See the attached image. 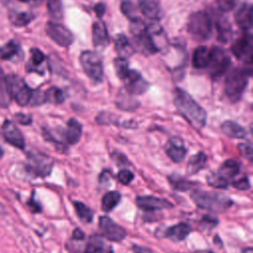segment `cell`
<instances>
[{
  "label": "cell",
  "mask_w": 253,
  "mask_h": 253,
  "mask_svg": "<svg viewBox=\"0 0 253 253\" xmlns=\"http://www.w3.org/2000/svg\"><path fill=\"white\" fill-rule=\"evenodd\" d=\"M173 102L178 112L197 129L207 124V112L185 90L176 87L173 90Z\"/></svg>",
  "instance_id": "cell-1"
},
{
  "label": "cell",
  "mask_w": 253,
  "mask_h": 253,
  "mask_svg": "<svg viewBox=\"0 0 253 253\" xmlns=\"http://www.w3.org/2000/svg\"><path fill=\"white\" fill-rule=\"evenodd\" d=\"M251 75V66L236 67L229 71L224 81V92L232 103H235L241 99Z\"/></svg>",
  "instance_id": "cell-2"
},
{
  "label": "cell",
  "mask_w": 253,
  "mask_h": 253,
  "mask_svg": "<svg viewBox=\"0 0 253 253\" xmlns=\"http://www.w3.org/2000/svg\"><path fill=\"white\" fill-rule=\"evenodd\" d=\"M191 198L198 207L213 212L224 211L232 205L229 197L216 192L194 190L191 193Z\"/></svg>",
  "instance_id": "cell-3"
},
{
  "label": "cell",
  "mask_w": 253,
  "mask_h": 253,
  "mask_svg": "<svg viewBox=\"0 0 253 253\" xmlns=\"http://www.w3.org/2000/svg\"><path fill=\"white\" fill-rule=\"evenodd\" d=\"M188 32L196 42H206L212 35V20L206 11H197L189 16Z\"/></svg>",
  "instance_id": "cell-4"
},
{
  "label": "cell",
  "mask_w": 253,
  "mask_h": 253,
  "mask_svg": "<svg viewBox=\"0 0 253 253\" xmlns=\"http://www.w3.org/2000/svg\"><path fill=\"white\" fill-rule=\"evenodd\" d=\"M85 74L94 82L100 83L104 77L103 61L100 54L93 50H83L79 56Z\"/></svg>",
  "instance_id": "cell-5"
},
{
  "label": "cell",
  "mask_w": 253,
  "mask_h": 253,
  "mask_svg": "<svg viewBox=\"0 0 253 253\" xmlns=\"http://www.w3.org/2000/svg\"><path fill=\"white\" fill-rule=\"evenodd\" d=\"M231 63L230 57L226 50L218 45H213L210 50L209 59V72L212 79L220 78L229 68Z\"/></svg>",
  "instance_id": "cell-6"
},
{
  "label": "cell",
  "mask_w": 253,
  "mask_h": 253,
  "mask_svg": "<svg viewBox=\"0 0 253 253\" xmlns=\"http://www.w3.org/2000/svg\"><path fill=\"white\" fill-rule=\"evenodd\" d=\"M53 159L41 151H30L27 155V168L36 176L45 177L51 172Z\"/></svg>",
  "instance_id": "cell-7"
},
{
  "label": "cell",
  "mask_w": 253,
  "mask_h": 253,
  "mask_svg": "<svg viewBox=\"0 0 253 253\" xmlns=\"http://www.w3.org/2000/svg\"><path fill=\"white\" fill-rule=\"evenodd\" d=\"M7 80L12 99H15L20 106H27L30 104L34 90H32L18 75L10 74L7 76Z\"/></svg>",
  "instance_id": "cell-8"
},
{
  "label": "cell",
  "mask_w": 253,
  "mask_h": 253,
  "mask_svg": "<svg viewBox=\"0 0 253 253\" xmlns=\"http://www.w3.org/2000/svg\"><path fill=\"white\" fill-rule=\"evenodd\" d=\"M231 51L237 59L251 65L253 59V38L251 34L246 32L236 39L231 45Z\"/></svg>",
  "instance_id": "cell-9"
},
{
  "label": "cell",
  "mask_w": 253,
  "mask_h": 253,
  "mask_svg": "<svg viewBox=\"0 0 253 253\" xmlns=\"http://www.w3.org/2000/svg\"><path fill=\"white\" fill-rule=\"evenodd\" d=\"M45 33L55 43L60 46H68L74 41L73 34L63 25L55 22L46 23Z\"/></svg>",
  "instance_id": "cell-10"
},
{
  "label": "cell",
  "mask_w": 253,
  "mask_h": 253,
  "mask_svg": "<svg viewBox=\"0 0 253 253\" xmlns=\"http://www.w3.org/2000/svg\"><path fill=\"white\" fill-rule=\"evenodd\" d=\"M125 82L124 89L130 95H141L149 88L148 82L142 77V75L133 69H129L126 77L123 79Z\"/></svg>",
  "instance_id": "cell-11"
},
{
  "label": "cell",
  "mask_w": 253,
  "mask_h": 253,
  "mask_svg": "<svg viewBox=\"0 0 253 253\" xmlns=\"http://www.w3.org/2000/svg\"><path fill=\"white\" fill-rule=\"evenodd\" d=\"M99 229L103 236L111 241H122L126 235L124 227L116 223L109 216H101L99 218Z\"/></svg>",
  "instance_id": "cell-12"
},
{
  "label": "cell",
  "mask_w": 253,
  "mask_h": 253,
  "mask_svg": "<svg viewBox=\"0 0 253 253\" xmlns=\"http://www.w3.org/2000/svg\"><path fill=\"white\" fill-rule=\"evenodd\" d=\"M1 129H2V134L4 136V139L8 143L20 149L25 148L24 136L14 123H12L9 120H6L3 123Z\"/></svg>",
  "instance_id": "cell-13"
},
{
  "label": "cell",
  "mask_w": 253,
  "mask_h": 253,
  "mask_svg": "<svg viewBox=\"0 0 253 253\" xmlns=\"http://www.w3.org/2000/svg\"><path fill=\"white\" fill-rule=\"evenodd\" d=\"M135 204L139 209L146 211H154L163 209H170L173 207L172 203H170L168 200L153 196L137 197L135 200Z\"/></svg>",
  "instance_id": "cell-14"
},
{
  "label": "cell",
  "mask_w": 253,
  "mask_h": 253,
  "mask_svg": "<svg viewBox=\"0 0 253 253\" xmlns=\"http://www.w3.org/2000/svg\"><path fill=\"white\" fill-rule=\"evenodd\" d=\"M92 42L93 45L98 49H104L110 42L107 27L104 22L97 21L92 26Z\"/></svg>",
  "instance_id": "cell-15"
},
{
  "label": "cell",
  "mask_w": 253,
  "mask_h": 253,
  "mask_svg": "<svg viewBox=\"0 0 253 253\" xmlns=\"http://www.w3.org/2000/svg\"><path fill=\"white\" fill-rule=\"evenodd\" d=\"M234 21L241 30L250 31L252 27V5L242 3L234 13Z\"/></svg>",
  "instance_id": "cell-16"
},
{
  "label": "cell",
  "mask_w": 253,
  "mask_h": 253,
  "mask_svg": "<svg viewBox=\"0 0 253 253\" xmlns=\"http://www.w3.org/2000/svg\"><path fill=\"white\" fill-rule=\"evenodd\" d=\"M165 152L172 161L179 163L185 158L187 148L184 146L183 141L180 138L172 137L165 144Z\"/></svg>",
  "instance_id": "cell-17"
},
{
  "label": "cell",
  "mask_w": 253,
  "mask_h": 253,
  "mask_svg": "<svg viewBox=\"0 0 253 253\" xmlns=\"http://www.w3.org/2000/svg\"><path fill=\"white\" fill-rule=\"evenodd\" d=\"M144 17L150 20H160L163 16L160 0H137Z\"/></svg>",
  "instance_id": "cell-18"
},
{
  "label": "cell",
  "mask_w": 253,
  "mask_h": 253,
  "mask_svg": "<svg viewBox=\"0 0 253 253\" xmlns=\"http://www.w3.org/2000/svg\"><path fill=\"white\" fill-rule=\"evenodd\" d=\"M82 135V125L75 118L68 120L66 127L62 131V137L68 144H76Z\"/></svg>",
  "instance_id": "cell-19"
},
{
  "label": "cell",
  "mask_w": 253,
  "mask_h": 253,
  "mask_svg": "<svg viewBox=\"0 0 253 253\" xmlns=\"http://www.w3.org/2000/svg\"><path fill=\"white\" fill-rule=\"evenodd\" d=\"M114 45L120 57L127 58L134 52V46L124 34H118L114 39Z\"/></svg>",
  "instance_id": "cell-20"
},
{
  "label": "cell",
  "mask_w": 253,
  "mask_h": 253,
  "mask_svg": "<svg viewBox=\"0 0 253 253\" xmlns=\"http://www.w3.org/2000/svg\"><path fill=\"white\" fill-rule=\"evenodd\" d=\"M84 253H114L112 246L108 245L100 236L92 235L89 237Z\"/></svg>",
  "instance_id": "cell-21"
},
{
  "label": "cell",
  "mask_w": 253,
  "mask_h": 253,
  "mask_svg": "<svg viewBox=\"0 0 253 253\" xmlns=\"http://www.w3.org/2000/svg\"><path fill=\"white\" fill-rule=\"evenodd\" d=\"M191 226L186 222H180L170 226L165 231V236L175 242L184 240L191 232Z\"/></svg>",
  "instance_id": "cell-22"
},
{
  "label": "cell",
  "mask_w": 253,
  "mask_h": 253,
  "mask_svg": "<svg viewBox=\"0 0 253 253\" xmlns=\"http://www.w3.org/2000/svg\"><path fill=\"white\" fill-rule=\"evenodd\" d=\"M220 128L224 134L232 138H245L247 135L245 128L233 121L223 122Z\"/></svg>",
  "instance_id": "cell-23"
},
{
  "label": "cell",
  "mask_w": 253,
  "mask_h": 253,
  "mask_svg": "<svg viewBox=\"0 0 253 253\" xmlns=\"http://www.w3.org/2000/svg\"><path fill=\"white\" fill-rule=\"evenodd\" d=\"M132 95L128 94L124 88H122L117 96V106L119 109L123 111H133L134 109L138 108L139 102L135 101Z\"/></svg>",
  "instance_id": "cell-24"
},
{
  "label": "cell",
  "mask_w": 253,
  "mask_h": 253,
  "mask_svg": "<svg viewBox=\"0 0 253 253\" xmlns=\"http://www.w3.org/2000/svg\"><path fill=\"white\" fill-rule=\"evenodd\" d=\"M210 59V50L206 45L198 46L192 56V64L195 68H207Z\"/></svg>",
  "instance_id": "cell-25"
},
{
  "label": "cell",
  "mask_w": 253,
  "mask_h": 253,
  "mask_svg": "<svg viewBox=\"0 0 253 253\" xmlns=\"http://www.w3.org/2000/svg\"><path fill=\"white\" fill-rule=\"evenodd\" d=\"M215 28L217 32V40L220 42H227L232 36V29L230 23L225 17H218L215 21Z\"/></svg>",
  "instance_id": "cell-26"
},
{
  "label": "cell",
  "mask_w": 253,
  "mask_h": 253,
  "mask_svg": "<svg viewBox=\"0 0 253 253\" xmlns=\"http://www.w3.org/2000/svg\"><path fill=\"white\" fill-rule=\"evenodd\" d=\"M240 170L239 162L235 159H227L225 160L219 167L217 174L228 181V179L234 178L238 175Z\"/></svg>",
  "instance_id": "cell-27"
},
{
  "label": "cell",
  "mask_w": 253,
  "mask_h": 253,
  "mask_svg": "<svg viewBox=\"0 0 253 253\" xmlns=\"http://www.w3.org/2000/svg\"><path fill=\"white\" fill-rule=\"evenodd\" d=\"M35 18V15L29 11H16L9 12V20L15 27H25L30 24Z\"/></svg>",
  "instance_id": "cell-28"
},
{
  "label": "cell",
  "mask_w": 253,
  "mask_h": 253,
  "mask_svg": "<svg viewBox=\"0 0 253 253\" xmlns=\"http://www.w3.org/2000/svg\"><path fill=\"white\" fill-rule=\"evenodd\" d=\"M22 54L21 45L15 41L8 42L5 45L0 46V59L13 60Z\"/></svg>",
  "instance_id": "cell-29"
},
{
  "label": "cell",
  "mask_w": 253,
  "mask_h": 253,
  "mask_svg": "<svg viewBox=\"0 0 253 253\" xmlns=\"http://www.w3.org/2000/svg\"><path fill=\"white\" fill-rule=\"evenodd\" d=\"M207 159H208L207 155L202 151L193 155L187 163V167H186L187 174L195 175L198 172H200L205 167Z\"/></svg>",
  "instance_id": "cell-30"
},
{
  "label": "cell",
  "mask_w": 253,
  "mask_h": 253,
  "mask_svg": "<svg viewBox=\"0 0 253 253\" xmlns=\"http://www.w3.org/2000/svg\"><path fill=\"white\" fill-rule=\"evenodd\" d=\"M12 101V96L7 80V76L0 68V107L8 108Z\"/></svg>",
  "instance_id": "cell-31"
},
{
  "label": "cell",
  "mask_w": 253,
  "mask_h": 253,
  "mask_svg": "<svg viewBox=\"0 0 253 253\" xmlns=\"http://www.w3.org/2000/svg\"><path fill=\"white\" fill-rule=\"evenodd\" d=\"M121 194L117 191H111L105 194L102 198V210L105 212H109L114 210L121 202Z\"/></svg>",
  "instance_id": "cell-32"
},
{
  "label": "cell",
  "mask_w": 253,
  "mask_h": 253,
  "mask_svg": "<svg viewBox=\"0 0 253 253\" xmlns=\"http://www.w3.org/2000/svg\"><path fill=\"white\" fill-rule=\"evenodd\" d=\"M121 11L132 24L141 21L139 14L137 12V8L133 4V2L130 0H124L122 2Z\"/></svg>",
  "instance_id": "cell-33"
},
{
  "label": "cell",
  "mask_w": 253,
  "mask_h": 253,
  "mask_svg": "<svg viewBox=\"0 0 253 253\" xmlns=\"http://www.w3.org/2000/svg\"><path fill=\"white\" fill-rule=\"evenodd\" d=\"M168 179H169V183H170L171 187L176 191H183V192L188 191L197 185L196 183L188 181L176 174L169 176Z\"/></svg>",
  "instance_id": "cell-34"
},
{
  "label": "cell",
  "mask_w": 253,
  "mask_h": 253,
  "mask_svg": "<svg viewBox=\"0 0 253 253\" xmlns=\"http://www.w3.org/2000/svg\"><path fill=\"white\" fill-rule=\"evenodd\" d=\"M44 99L45 102L53 105H59L64 101V94L60 88L52 86L44 91Z\"/></svg>",
  "instance_id": "cell-35"
},
{
  "label": "cell",
  "mask_w": 253,
  "mask_h": 253,
  "mask_svg": "<svg viewBox=\"0 0 253 253\" xmlns=\"http://www.w3.org/2000/svg\"><path fill=\"white\" fill-rule=\"evenodd\" d=\"M74 209L76 211V213L78 215V217L86 223H89L92 221L93 219V211H91L90 208H88L85 204L81 203V202H74Z\"/></svg>",
  "instance_id": "cell-36"
},
{
  "label": "cell",
  "mask_w": 253,
  "mask_h": 253,
  "mask_svg": "<svg viewBox=\"0 0 253 253\" xmlns=\"http://www.w3.org/2000/svg\"><path fill=\"white\" fill-rule=\"evenodd\" d=\"M47 10L50 17L54 20H61L63 17V7L62 0H46Z\"/></svg>",
  "instance_id": "cell-37"
},
{
  "label": "cell",
  "mask_w": 253,
  "mask_h": 253,
  "mask_svg": "<svg viewBox=\"0 0 253 253\" xmlns=\"http://www.w3.org/2000/svg\"><path fill=\"white\" fill-rule=\"evenodd\" d=\"M43 60H44L43 52L39 48H36V47L32 48L31 49V61L27 65V70L28 71H37V68L43 62Z\"/></svg>",
  "instance_id": "cell-38"
},
{
  "label": "cell",
  "mask_w": 253,
  "mask_h": 253,
  "mask_svg": "<svg viewBox=\"0 0 253 253\" xmlns=\"http://www.w3.org/2000/svg\"><path fill=\"white\" fill-rule=\"evenodd\" d=\"M114 68H115L117 76L123 80L126 77V75L127 74V72L129 71L127 59L124 58V57H120V56L116 57L114 59Z\"/></svg>",
  "instance_id": "cell-39"
},
{
  "label": "cell",
  "mask_w": 253,
  "mask_h": 253,
  "mask_svg": "<svg viewBox=\"0 0 253 253\" xmlns=\"http://www.w3.org/2000/svg\"><path fill=\"white\" fill-rule=\"evenodd\" d=\"M207 181L208 184L215 189H225L228 186V181L219 176L217 173H210L207 176Z\"/></svg>",
  "instance_id": "cell-40"
},
{
  "label": "cell",
  "mask_w": 253,
  "mask_h": 253,
  "mask_svg": "<svg viewBox=\"0 0 253 253\" xmlns=\"http://www.w3.org/2000/svg\"><path fill=\"white\" fill-rule=\"evenodd\" d=\"M238 150L240 152V154L245 157L247 160L252 161V157H253V149H252V145L250 142H243V143H239L237 145Z\"/></svg>",
  "instance_id": "cell-41"
},
{
  "label": "cell",
  "mask_w": 253,
  "mask_h": 253,
  "mask_svg": "<svg viewBox=\"0 0 253 253\" xmlns=\"http://www.w3.org/2000/svg\"><path fill=\"white\" fill-rule=\"evenodd\" d=\"M133 174L131 171L127 170V169H123L118 173V180L120 181V183H122L123 185H127L129 184L132 179H133Z\"/></svg>",
  "instance_id": "cell-42"
},
{
  "label": "cell",
  "mask_w": 253,
  "mask_h": 253,
  "mask_svg": "<svg viewBox=\"0 0 253 253\" xmlns=\"http://www.w3.org/2000/svg\"><path fill=\"white\" fill-rule=\"evenodd\" d=\"M217 223H218V219L215 216L211 215V214H206L201 219V224L205 228H208V229L214 227Z\"/></svg>",
  "instance_id": "cell-43"
},
{
  "label": "cell",
  "mask_w": 253,
  "mask_h": 253,
  "mask_svg": "<svg viewBox=\"0 0 253 253\" xmlns=\"http://www.w3.org/2000/svg\"><path fill=\"white\" fill-rule=\"evenodd\" d=\"M219 9L223 12H229L235 8L237 0H216Z\"/></svg>",
  "instance_id": "cell-44"
},
{
  "label": "cell",
  "mask_w": 253,
  "mask_h": 253,
  "mask_svg": "<svg viewBox=\"0 0 253 253\" xmlns=\"http://www.w3.org/2000/svg\"><path fill=\"white\" fill-rule=\"evenodd\" d=\"M232 186L240 191H246L250 188V183L247 177H242L236 181L232 182Z\"/></svg>",
  "instance_id": "cell-45"
},
{
  "label": "cell",
  "mask_w": 253,
  "mask_h": 253,
  "mask_svg": "<svg viewBox=\"0 0 253 253\" xmlns=\"http://www.w3.org/2000/svg\"><path fill=\"white\" fill-rule=\"evenodd\" d=\"M96 121L98 124L101 125H108V124H113V114H110L108 112H101L98 117L96 118Z\"/></svg>",
  "instance_id": "cell-46"
},
{
  "label": "cell",
  "mask_w": 253,
  "mask_h": 253,
  "mask_svg": "<svg viewBox=\"0 0 253 253\" xmlns=\"http://www.w3.org/2000/svg\"><path fill=\"white\" fill-rule=\"evenodd\" d=\"M15 120L22 125H30L32 123V117L26 114H16Z\"/></svg>",
  "instance_id": "cell-47"
},
{
  "label": "cell",
  "mask_w": 253,
  "mask_h": 253,
  "mask_svg": "<svg viewBox=\"0 0 253 253\" xmlns=\"http://www.w3.org/2000/svg\"><path fill=\"white\" fill-rule=\"evenodd\" d=\"M84 238H85L84 232L79 228H75L72 233V239L75 241H82L84 240Z\"/></svg>",
  "instance_id": "cell-48"
},
{
  "label": "cell",
  "mask_w": 253,
  "mask_h": 253,
  "mask_svg": "<svg viewBox=\"0 0 253 253\" xmlns=\"http://www.w3.org/2000/svg\"><path fill=\"white\" fill-rule=\"evenodd\" d=\"M94 10H95V13H96L97 17H98V18H101V17L104 15L105 10H106L104 3H97V4L94 6Z\"/></svg>",
  "instance_id": "cell-49"
},
{
  "label": "cell",
  "mask_w": 253,
  "mask_h": 253,
  "mask_svg": "<svg viewBox=\"0 0 253 253\" xmlns=\"http://www.w3.org/2000/svg\"><path fill=\"white\" fill-rule=\"evenodd\" d=\"M132 250L134 251V253H153V251L151 249L144 247V246H139L136 244H134L132 246Z\"/></svg>",
  "instance_id": "cell-50"
},
{
  "label": "cell",
  "mask_w": 253,
  "mask_h": 253,
  "mask_svg": "<svg viewBox=\"0 0 253 253\" xmlns=\"http://www.w3.org/2000/svg\"><path fill=\"white\" fill-rule=\"evenodd\" d=\"M29 205H30V207L32 208V211H41V207H40V205L38 204V203H35V201H34V199H32L31 200V202L29 203Z\"/></svg>",
  "instance_id": "cell-51"
},
{
  "label": "cell",
  "mask_w": 253,
  "mask_h": 253,
  "mask_svg": "<svg viewBox=\"0 0 253 253\" xmlns=\"http://www.w3.org/2000/svg\"><path fill=\"white\" fill-rule=\"evenodd\" d=\"M42 1H43V0H33L32 5H34V6H38V5H40Z\"/></svg>",
  "instance_id": "cell-52"
},
{
  "label": "cell",
  "mask_w": 253,
  "mask_h": 253,
  "mask_svg": "<svg viewBox=\"0 0 253 253\" xmlns=\"http://www.w3.org/2000/svg\"><path fill=\"white\" fill-rule=\"evenodd\" d=\"M243 253H253V250L251 247H247L243 250Z\"/></svg>",
  "instance_id": "cell-53"
},
{
  "label": "cell",
  "mask_w": 253,
  "mask_h": 253,
  "mask_svg": "<svg viewBox=\"0 0 253 253\" xmlns=\"http://www.w3.org/2000/svg\"><path fill=\"white\" fill-rule=\"evenodd\" d=\"M195 253H213V252L210 250H199V251H196Z\"/></svg>",
  "instance_id": "cell-54"
},
{
  "label": "cell",
  "mask_w": 253,
  "mask_h": 253,
  "mask_svg": "<svg viewBox=\"0 0 253 253\" xmlns=\"http://www.w3.org/2000/svg\"><path fill=\"white\" fill-rule=\"evenodd\" d=\"M19 1H21V2H25V3H30L31 5H32V3H33V0H19Z\"/></svg>",
  "instance_id": "cell-55"
},
{
  "label": "cell",
  "mask_w": 253,
  "mask_h": 253,
  "mask_svg": "<svg viewBox=\"0 0 253 253\" xmlns=\"http://www.w3.org/2000/svg\"><path fill=\"white\" fill-rule=\"evenodd\" d=\"M3 156V150H2V148L0 147V158Z\"/></svg>",
  "instance_id": "cell-56"
}]
</instances>
